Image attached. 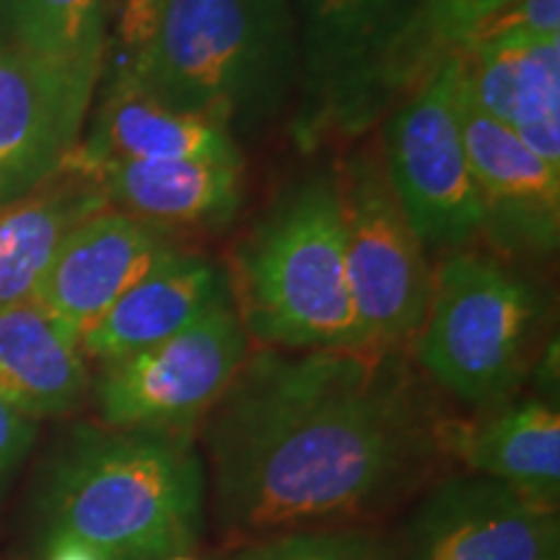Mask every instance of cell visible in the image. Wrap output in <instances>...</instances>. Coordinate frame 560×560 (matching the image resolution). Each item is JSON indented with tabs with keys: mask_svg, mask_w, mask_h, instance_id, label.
Masks as SVG:
<instances>
[{
	"mask_svg": "<svg viewBox=\"0 0 560 560\" xmlns=\"http://www.w3.org/2000/svg\"><path fill=\"white\" fill-rule=\"evenodd\" d=\"M454 423L410 350H249L195 436L210 516L244 542L369 527L431 486Z\"/></svg>",
	"mask_w": 560,
	"mask_h": 560,
	"instance_id": "6da1fadb",
	"label": "cell"
},
{
	"mask_svg": "<svg viewBox=\"0 0 560 560\" xmlns=\"http://www.w3.org/2000/svg\"><path fill=\"white\" fill-rule=\"evenodd\" d=\"M47 535H70L104 560L190 556L206 527L198 439L83 425L42 490Z\"/></svg>",
	"mask_w": 560,
	"mask_h": 560,
	"instance_id": "7a4b0ae2",
	"label": "cell"
},
{
	"mask_svg": "<svg viewBox=\"0 0 560 560\" xmlns=\"http://www.w3.org/2000/svg\"><path fill=\"white\" fill-rule=\"evenodd\" d=\"M291 0H166L120 81L149 100L221 125L240 140L299 94Z\"/></svg>",
	"mask_w": 560,
	"mask_h": 560,
	"instance_id": "3957f363",
	"label": "cell"
},
{
	"mask_svg": "<svg viewBox=\"0 0 560 560\" xmlns=\"http://www.w3.org/2000/svg\"><path fill=\"white\" fill-rule=\"evenodd\" d=\"M252 342L276 350H366L350 299L335 172L289 187L244 236L229 276Z\"/></svg>",
	"mask_w": 560,
	"mask_h": 560,
	"instance_id": "277c9868",
	"label": "cell"
},
{
	"mask_svg": "<svg viewBox=\"0 0 560 560\" xmlns=\"http://www.w3.org/2000/svg\"><path fill=\"white\" fill-rule=\"evenodd\" d=\"M550 299L506 257L441 255L410 355L433 389L475 412L520 395L550 346Z\"/></svg>",
	"mask_w": 560,
	"mask_h": 560,
	"instance_id": "5b68a950",
	"label": "cell"
},
{
	"mask_svg": "<svg viewBox=\"0 0 560 560\" xmlns=\"http://www.w3.org/2000/svg\"><path fill=\"white\" fill-rule=\"evenodd\" d=\"M332 172L361 348L410 350L431 301L429 252L392 190L380 143H361Z\"/></svg>",
	"mask_w": 560,
	"mask_h": 560,
	"instance_id": "8992f818",
	"label": "cell"
},
{
	"mask_svg": "<svg viewBox=\"0 0 560 560\" xmlns=\"http://www.w3.org/2000/svg\"><path fill=\"white\" fill-rule=\"evenodd\" d=\"M376 143L425 252L472 247L482 234V206L459 128L457 60L384 115Z\"/></svg>",
	"mask_w": 560,
	"mask_h": 560,
	"instance_id": "52a82bcc",
	"label": "cell"
},
{
	"mask_svg": "<svg viewBox=\"0 0 560 560\" xmlns=\"http://www.w3.org/2000/svg\"><path fill=\"white\" fill-rule=\"evenodd\" d=\"M252 350L234 299L174 338L102 363L94 384L109 429L198 436L200 423L240 374Z\"/></svg>",
	"mask_w": 560,
	"mask_h": 560,
	"instance_id": "ba28073f",
	"label": "cell"
},
{
	"mask_svg": "<svg viewBox=\"0 0 560 560\" xmlns=\"http://www.w3.org/2000/svg\"><path fill=\"white\" fill-rule=\"evenodd\" d=\"M556 509L482 475H450L412 503L395 560H558Z\"/></svg>",
	"mask_w": 560,
	"mask_h": 560,
	"instance_id": "9c48e42d",
	"label": "cell"
},
{
	"mask_svg": "<svg viewBox=\"0 0 560 560\" xmlns=\"http://www.w3.org/2000/svg\"><path fill=\"white\" fill-rule=\"evenodd\" d=\"M102 70L0 50V206L58 177L81 140Z\"/></svg>",
	"mask_w": 560,
	"mask_h": 560,
	"instance_id": "30bf717a",
	"label": "cell"
},
{
	"mask_svg": "<svg viewBox=\"0 0 560 560\" xmlns=\"http://www.w3.org/2000/svg\"><path fill=\"white\" fill-rule=\"evenodd\" d=\"M459 128L482 206L480 240L511 262L548 260L560 242V170L467 100L457 81Z\"/></svg>",
	"mask_w": 560,
	"mask_h": 560,
	"instance_id": "8fae6325",
	"label": "cell"
},
{
	"mask_svg": "<svg viewBox=\"0 0 560 560\" xmlns=\"http://www.w3.org/2000/svg\"><path fill=\"white\" fill-rule=\"evenodd\" d=\"M172 247L177 244L170 231L107 206L62 240L32 301L81 342L83 332Z\"/></svg>",
	"mask_w": 560,
	"mask_h": 560,
	"instance_id": "7c38bea8",
	"label": "cell"
},
{
	"mask_svg": "<svg viewBox=\"0 0 560 560\" xmlns=\"http://www.w3.org/2000/svg\"><path fill=\"white\" fill-rule=\"evenodd\" d=\"M418 0H291L299 30L304 112L299 140L330 125Z\"/></svg>",
	"mask_w": 560,
	"mask_h": 560,
	"instance_id": "4fadbf2b",
	"label": "cell"
},
{
	"mask_svg": "<svg viewBox=\"0 0 560 560\" xmlns=\"http://www.w3.org/2000/svg\"><path fill=\"white\" fill-rule=\"evenodd\" d=\"M511 0H418L355 83L330 130L361 132L472 47L480 26Z\"/></svg>",
	"mask_w": 560,
	"mask_h": 560,
	"instance_id": "5bb4252c",
	"label": "cell"
},
{
	"mask_svg": "<svg viewBox=\"0 0 560 560\" xmlns=\"http://www.w3.org/2000/svg\"><path fill=\"white\" fill-rule=\"evenodd\" d=\"M226 301L231 283L223 265L172 247L83 332L81 353L100 363L125 359L174 338Z\"/></svg>",
	"mask_w": 560,
	"mask_h": 560,
	"instance_id": "9a60e30c",
	"label": "cell"
},
{
	"mask_svg": "<svg viewBox=\"0 0 560 560\" xmlns=\"http://www.w3.org/2000/svg\"><path fill=\"white\" fill-rule=\"evenodd\" d=\"M125 161H229L244 164L240 140L200 117L149 100L117 79L62 172L89 174Z\"/></svg>",
	"mask_w": 560,
	"mask_h": 560,
	"instance_id": "2e32d148",
	"label": "cell"
},
{
	"mask_svg": "<svg viewBox=\"0 0 560 560\" xmlns=\"http://www.w3.org/2000/svg\"><path fill=\"white\" fill-rule=\"evenodd\" d=\"M452 457L472 475L499 480L556 509L560 493V412L548 397H509L457 420Z\"/></svg>",
	"mask_w": 560,
	"mask_h": 560,
	"instance_id": "e0dca14e",
	"label": "cell"
},
{
	"mask_svg": "<svg viewBox=\"0 0 560 560\" xmlns=\"http://www.w3.org/2000/svg\"><path fill=\"white\" fill-rule=\"evenodd\" d=\"M83 177L100 187L109 208L170 234L221 226L244 198V164L229 161H125Z\"/></svg>",
	"mask_w": 560,
	"mask_h": 560,
	"instance_id": "ac0fdd59",
	"label": "cell"
},
{
	"mask_svg": "<svg viewBox=\"0 0 560 560\" xmlns=\"http://www.w3.org/2000/svg\"><path fill=\"white\" fill-rule=\"evenodd\" d=\"M91 376L81 342L34 301L0 310V400L30 420L79 410Z\"/></svg>",
	"mask_w": 560,
	"mask_h": 560,
	"instance_id": "d6986e66",
	"label": "cell"
},
{
	"mask_svg": "<svg viewBox=\"0 0 560 560\" xmlns=\"http://www.w3.org/2000/svg\"><path fill=\"white\" fill-rule=\"evenodd\" d=\"M104 208L100 187L70 172L0 206V310L32 301L62 240Z\"/></svg>",
	"mask_w": 560,
	"mask_h": 560,
	"instance_id": "ffe728a7",
	"label": "cell"
},
{
	"mask_svg": "<svg viewBox=\"0 0 560 560\" xmlns=\"http://www.w3.org/2000/svg\"><path fill=\"white\" fill-rule=\"evenodd\" d=\"M459 89L511 130L560 122V34L503 39L457 58Z\"/></svg>",
	"mask_w": 560,
	"mask_h": 560,
	"instance_id": "44dd1931",
	"label": "cell"
},
{
	"mask_svg": "<svg viewBox=\"0 0 560 560\" xmlns=\"http://www.w3.org/2000/svg\"><path fill=\"white\" fill-rule=\"evenodd\" d=\"M11 19L21 50L102 70L107 0H13Z\"/></svg>",
	"mask_w": 560,
	"mask_h": 560,
	"instance_id": "7402d4cb",
	"label": "cell"
},
{
	"mask_svg": "<svg viewBox=\"0 0 560 560\" xmlns=\"http://www.w3.org/2000/svg\"><path fill=\"white\" fill-rule=\"evenodd\" d=\"M231 560H395L369 527L293 529L244 542Z\"/></svg>",
	"mask_w": 560,
	"mask_h": 560,
	"instance_id": "603a6c76",
	"label": "cell"
},
{
	"mask_svg": "<svg viewBox=\"0 0 560 560\" xmlns=\"http://www.w3.org/2000/svg\"><path fill=\"white\" fill-rule=\"evenodd\" d=\"M556 34H560V0H511L480 26L472 47L503 39L556 37Z\"/></svg>",
	"mask_w": 560,
	"mask_h": 560,
	"instance_id": "cb8c5ba5",
	"label": "cell"
},
{
	"mask_svg": "<svg viewBox=\"0 0 560 560\" xmlns=\"http://www.w3.org/2000/svg\"><path fill=\"white\" fill-rule=\"evenodd\" d=\"M37 439V423L0 400V488L16 472Z\"/></svg>",
	"mask_w": 560,
	"mask_h": 560,
	"instance_id": "d4e9b609",
	"label": "cell"
},
{
	"mask_svg": "<svg viewBox=\"0 0 560 560\" xmlns=\"http://www.w3.org/2000/svg\"><path fill=\"white\" fill-rule=\"evenodd\" d=\"M164 3L166 0H120L117 32H120V42L130 55L138 52L151 39Z\"/></svg>",
	"mask_w": 560,
	"mask_h": 560,
	"instance_id": "484cf974",
	"label": "cell"
},
{
	"mask_svg": "<svg viewBox=\"0 0 560 560\" xmlns=\"http://www.w3.org/2000/svg\"><path fill=\"white\" fill-rule=\"evenodd\" d=\"M45 560H104L91 545L70 535H47Z\"/></svg>",
	"mask_w": 560,
	"mask_h": 560,
	"instance_id": "4316f807",
	"label": "cell"
},
{
	"mask_svg": "<svg viewBox=\"0 0 560 560\" xmlns=\"http://www.w3.org/2000/svg\"><path fill=\"white\" fill-rule=\"evenodd\" d=\"M166 560H195L192 556H177V558H166Z\"/></svg>",
	"mask_w": 560,
	"mask_h": 560,
	"instance_id": "83f0119b",
	"label": "cell"
},
{
	"mask_svg": "<svg viewBox=\"0 0 560 560\" xmlns=\"http://www.w3.org/2000/svg\"><path fill=\"white\" fill-rule=\"evenodd\" d=\"M5 3H9V0H0V9H3V5H5ZM11 3H13V0H11Z\"/></svg>",
	"mask_w": 560,
	"mask_h": 560,
	"instance_id": "f1b7e54d",
	"label": "cell"
}]
</instances>
